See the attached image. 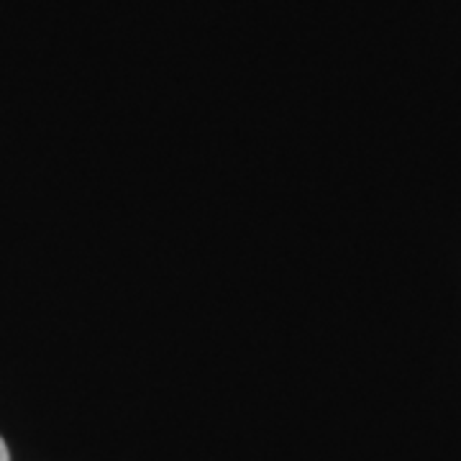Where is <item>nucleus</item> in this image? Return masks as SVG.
I'll list each match as a JSON object with an SVG mask.
<instances>
[{
	"label": "nucleus",
	"instance_id": "f257e3e1",
	"mask_svg": "<svg viewBox=\"0 0 461 461\" xmlns=\"http://www.w3.org/2000/svg\"><path fill=\"white\" fill-rule=\"evenodd\" d=\"M0 461H11V454H8V446L0 438Z\"/></svg>",
	"mask_w": 461,
	"mask_h": 461
}]
</instances>
